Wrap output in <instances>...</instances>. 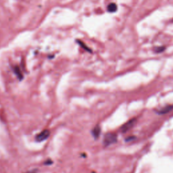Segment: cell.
<instances>
[{
	"mask_svg": "<svg viewBox=\"0 0 173 173\" xmlns=\"http://www.w3.org/2000/svg\"><path fill=\"white\" fill-rule=\"evenodd\" d=\"M117 142V135L114 133H108L103 137V143L105 146H109Z\"/></svg>",
	"mask_w": 173,
	"mask_h": 173,
	"instance_id": "1",
	"label": "cell"
},
{
	"mask_svg": "<svg viewBox=\"0 0 173 173\" xmlns=\"http://www.w3.org/2000/svg\"><path fill=\"white\" fill-rule=\"evenodd\" d=\"M136 123V119H132L129 120V121H127V123L122 126L121 128V131L122 133H126L128 131H129L130 129H131L132 128Z\"/></svg>",
	"mask_w": 173,
	"mask_h": 173,
	"instance_id": "2",
	"label": "cell"
},
{
	"mask_svg": "<svg viewBox=\"0 0 173 173\" xmlns=\"http://www.w3.org/2000/svg\"><path fill=\"white\" fill-rule=\"evenodd\" d=\"M50 135V132L49 130H44L37 135L35 137V139L38 142H41V141H43L45 140H46L49 137V136Z\"/></svg>",
	"mask_w": 173,
	"mask_h": 173,
	"instance_id": "3",
	"label": "cell"
},
{
	"mask_svg": "<svg viewBox=\"0 0 173 173\" xmlns=\"http://www.w3.org/2000/svg\"><path fill=\"white\" fill-rule=\"evenodd\" d=\"M172 109H173V105H168L163 108H160V110H156V113L159 115L166 114L170 112Z\"/></svg>",
	"mask_w": 173,
	"mask_h": 173,
	"instance_id": "4",
	"label": "cell"
},
{
	"mask_svg": "<svg viewBox=\"0 0 173 173\" xmlns=\"http://www.w3.org/2000/svg\"><path fill=\"white\" fill-rule=\"evenodd\" d=\"M91 133H92V135L93 137H94L95 139H97V138L99 137V135H100V133H101L100 127H99V126H96V127H94V129L92 130Z\"/></svg>",
	"mask_w": 173,
	"mask_h": 173,
	"instance_id": "5",
	"label": "cell"
},
{
	"mask_svg": "<svg viewBox=\"0 0 173 173\" xmlns=\"http://www.w3.org/2000/svg\"><path fill=\"white\" fill-rule=\"evenodd\" d=\"M117 10V6L116 4L112 3L109 4V6H108V11L110 12H114Z\"/></svg>",
	"mask_w": 173,
	"mask_h": 173,
	"instance_id": "6",
	"label": "cell"
},
{
	"mask_svg": "<svg viewBox=\"0 0 173 173\" xmlns=\"http://www.w3.org/2000/svg\"><path fill=\"white\" fill-rule=\"evenodd\" d=\"M164 50H165L164 47H158V48H156L155 49V52L156 53H161L164 51Z\"/></svg>",
	"mask_w": 173,
	"mask_h": 173,
	"instance_id": "7",
	"label": "cell"
},
{
	"mask_svg": "<svg viewBox=\"0 0 173 173\" xmlns=\"http://www.w3.org/2000/svg\"><path fill=\"white\" fill-rule=\"evenodd\" d=\"M135 139H136V137H135V136H131V137H128L127 139H125V141L127 142H130V141H133V140H135Z\"/></svg>",
	"mask_w": 173,
	"mask_h": 173,
	"instance_id": "8",
	"label": "cell"
},
{
	"mask_svg": "<svg viewBox=\"0 0 173 173\" xmlns=\"http://www.w3.org/2000/svg\"><path fill=\"white\" fill-rule=\"evenodd\" d=\"M37 170H30V171L26 173H37Z\"/></svg>",
	"mask_w": 173,
	"mask_h": 173,
	"instance_id": "9",
	"label": "cell"
}]
</instances>
